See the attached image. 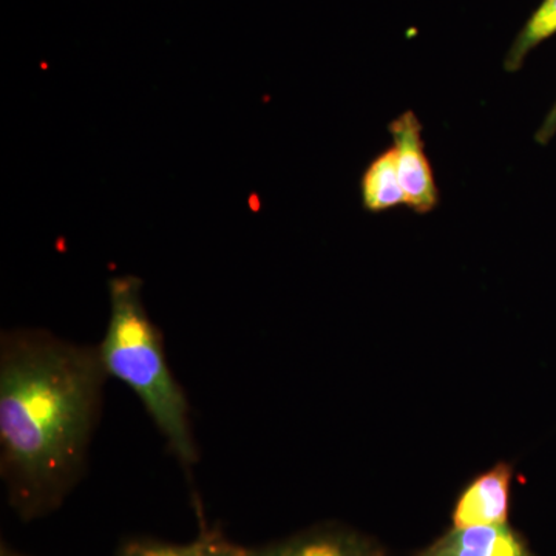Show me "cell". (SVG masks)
<instances>
[{
  "label": "cell",
  "instance_id": "cell-1",
  "mask_svg": "<svg viewBox=\"0 0 556 556\" xmlns=\"http://www.w3.org/2000/svg\"><path fill=\"white\" fill-rule=\"evenodd\" d=\"M109 376L97 345L43 329L0 338V477L24 522L49 517L83 479Z\"/></svg>",
  "mask_w": 556,
  "mask_h": 556
},
{
  "label": "cell",
  "instance_id": "cell-2",
  "mask_svg": "<svg viewBox=\"0 0 556 556\" xmlns=\"http://www.w3.org/2000/svg\"><path fill=\"white\" fill-rule=\"evenodd\" d=\"M110 317L98 343L101 364L141 402L172 455L185 470L199 463L190 405L175 378L164 350L163 336L142 300L137 276L112 277L108 283Z\"/></svg>",
  "mask_w": 556,
  "mask_h": 556
},
{
  "label": "cell",
  "instance_id": "cell-3",
  "mask_svg": "<svg viewBox=\"0 0 556 556\" xmlns=\"http://www.w3.org/2000/svg\"><path fill=\"white\" fill-rule=\"evenodd\" d=\"M396 150L399 179L404 190L405 206L416 214H428L439 203V190L422 139V124L408 110L388 126Z\"/></svg>",
  "mask_w": 556,
  "mask_h": 556
},
{
  "label": "cell",
  "instance_id": "cell-4",
  "mask_svg": "<svg viewBox=\"0 0 556 556\" xmlns=\"http://www.w3.org/2000/svg\"><path fill=\"white\" fill-rule=\"evenodd\" d=\"M244 556H387L375 538L338 522H325L258 547Z\"/></svg>",
  "mask_w": 556,
  "mask_h": 556
},
{
  "label": "cell",
  "instance_id": "cell-5",
  "mask_svg": "<svg viewBox=\"0 0 556 556\" xmlns=\"http://www.w3.org/2000/svg\"><path fill=\"white\" fill-rule=\"evenodd\" d=\"M514 468L497 463L468 482L453 507V527L508 525Z\"/></svg>",
  "mask_w": 556,
  "mask_h": 556
},
{
  "label": "cell",
  "instance_id": "cell-6",
  "mask_svg": "<svg viewBox=\"0 0 556 556\" xmlns=\"http://www.w3.org/2000/svg\"><path fill=\"white\" fill-rule=\"evenodd\" d=\"M415 556H535L508 525L452 527Z\"/></svg>",
  "mask_w": 556,
  "mask_h": 556
},
{
  "label": "cell",
  "instance_id": "cell-7",
  "mask_svg": "<svg viewBox=\"0 0 556 556\" xmlns=\"http://www.w3.org/2000/svg\"><path fill=\"white\" fill-rule=\"evenodd\" d=\"M247 548L233 543L222 530L203 527L188 543L131 538L121 544L115 556H244Z\"/></svg>",
  "mask_w": 556,
  "mask_h": 556
},
{
  "label": "cell",
  "instance_id": "cell-8",
  "mask_svg": "<svg viewBox=\"0 0 556 556\" xmlns=\"http://www.w3.org/2000/svg\"><path fill=\"white\" fill-rule=\"evenodd\" d=\"M361 192L364 207L372 214L405 204L394 148L387 149L369 163L362 175Z\"/></svg>",
  "mask_w": 556,
  "mask_h": 556
},
{
  "label": "cell",
  "instance_id": "cell-9",
  "mask_svg": "<svg viewBox=\"0 0 556 556\" xmlns=\"http://www.w3.org/2000/svg\"><path fill=\"white\" fill-rule=\"evenodd\" d=\"M556 35V0H543L508 50L504 68L517 73L538 46Z\"/></svg>",
  "mask_w": 556,
  "mask_h": 556
},
{
  "label": "cell",
  "instance_id": "cell-10",
  "mask_svg": "<svg viewBox=\"0 0 556 556\" xmlns=\"http://www.w3.org/2000/svg\"><path fill=\"white\" fill-rule=\"evenodd\" d=\"M556 135V102L551 112L547 113L540 129H538L535 139L538 144L547 146Z\"/></svg>",
  "mask_w": 556,
  "mask_h": 556
},
{
  "label": "cell",
  "instance_id": "cell-11",
  "mask_svg": "<svg viewBox=\"0 0 556 556\" xmlns=\"http://www.w3.org/2000/svg\"><path fill=\"white\" fill-rule=\"evenodd\" d=\"M0 556H27L22 555L20 552L13 551V548L7 546V544H2V547H0Z\"/></svg>",
  "mask_w": 556,
  "mask_h": 556
}]
</instances>
